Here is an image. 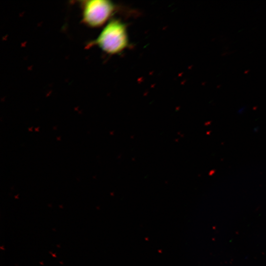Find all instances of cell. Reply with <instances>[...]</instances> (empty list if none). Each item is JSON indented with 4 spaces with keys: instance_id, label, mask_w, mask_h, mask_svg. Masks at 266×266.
<instances>
[{
    "instance_id": "obj_1",
    "label": "cell",
    "mask_w": 266,
    "mask_h": 266,
    "mask_svg": "<svg viewBox=\"0 0 266 266\" xmlns=\"http://www.w3.org/2000/svg\"><path fill=\"white\" fill-rule=\"evenodd\" d=\"M127 27L118 20L109 21L98 37L89 43L97 45L102 51L109 54H118L128 45Z\"/></svg>"
},
{
    "instance_id": "obj_2",
    "label": "cell",
    "mask_w": 266,
    "mask_h": 266,
    "mask_svg": "<svg viewBox=\"0 0 266 266\" xmlns=\"http://www.w3.org/2000/svg\"><path fill=\"white\" fill-rule=\"evenodd\" d=\"M83 23L90 28H99L106 23L116 9L115 5L107 0L82 1Z\"/></svg>"
}]
</instances>
